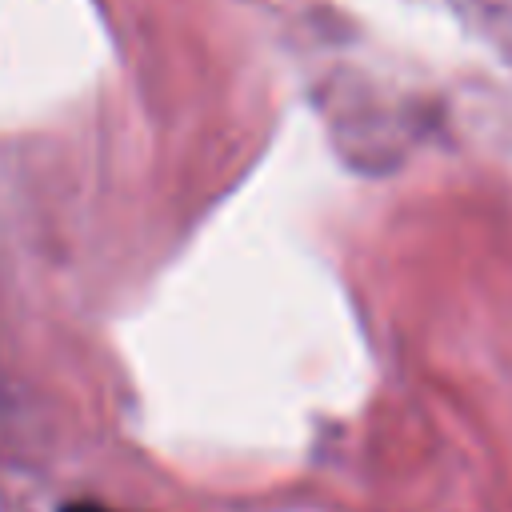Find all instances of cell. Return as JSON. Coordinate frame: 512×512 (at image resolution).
Listing matches in <instances>:
<instances>
[{"mask_svg": "<svg viewBox=\"0 0 512 512\" xmlns=\"http://www.w3.org/2000/svg\"><path fill=\"white\" fill-rule=\"evenodd\" d=\"M68 512H108V508H96V504H76V508H68Z\"/></svg>", "mask_w": 512, "mask_h": 512, "instance_id": "1", "label": "cell"}]
</instances>
